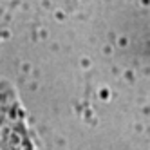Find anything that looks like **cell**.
<instances>
[{
	"label": "cell",
	"mask_w": 150,
	"mask_h": 150,
	"mask_svg": "<svg viewBox=\"0 0 150 150\" xmlns=\"http://www.w3.org/2000/svg\"><path fill=\"white\" fill-rule=\"evenodd\" d=\"M0 150H38L22 109L4 89H0Z\"/></svg>",
	"instance_id": "obj_1"
}]
</instances>
